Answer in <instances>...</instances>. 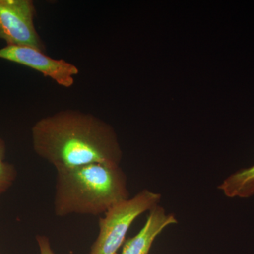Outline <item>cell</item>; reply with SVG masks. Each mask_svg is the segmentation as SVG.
Returning a JSON list of instances; mask_svg holds the SVG:
<instances>
[{"label":"cell","mask_w":254,"mask_h":254,"mask_svg":"<svg viewBox=\"0 0 254 254\" xmlns=\"http://www.w3.org/2000/svg\"><path fill=\"white\" fill-rule=\"evenodd\" d=\"M31 136L35 153L56 171L93 163L120 165L123 158L113 128L76 110L41 119L32 127Z\"/></svg>","instance_id":"obj_1"},{"label":"cell","mask_w":254,"mask_h":254,"mask_svg":"<svg viewBox=\"0 0 254 254\" xmlns=\"http://www.w3.org/2000/svg\"><path fill=\"white\" fill-rule=\"evenodd\" d=\"M56 172L53 208L58 217L104 215L131 197L120 165L93 163Z\"/></svg>","instance_id":"obj_2"},{"label":"cell","mask_w":254,"mask_h":254,"mask_svg":"<svg viewBox=\"0 0 254 254\" xmlns=\"http://www.w3.org/2000/svg\"><path fill=\"white\" fill-rule=\"evenodd\" d=\"M161 193L148 189L113 205L98 220V237L89 254H117L133 222L160 204Z\"/></svg>","instance_id":"obj_3"},{"label":"cell","mask_w":254,"mask_h":254,"mask_svg":"<svg viewBox=\"0 0 254 254\" xmlns=\"http://www.w3.org/2000/svg\"><path fill=\"white\" fill-rule=\"evenodd\" d=\"M35 16L31 0H0V39L6 46H29L45 52L35 27Z\"/></svg>","instance_id":"obj_4"},{"label":"cell","mask_w":254,"mask_h":254,"mask_svg":"<svg viewBox=\"0 0 254 254\" xmlns=\"http://www.w3.org/2000/svg\"><path fill=\"white\" fill-rule=\"evenodd\" d=\"M0 59L31 68L65 88L72 86L74 76L79 72L73 64L50 58L44 52L29 46H6L0 48Z\"/></svg>","instance_id":"obj_5"},{"label":"cell","mask_w":254,"mask_h":254,"mask_svg":"<svg viewBox=\"0 0 254 254\" xmlns=\"http://www.w3.org/2000/svg\"><path fill=\"white\" fill-rule=\"evenodd\" d=\"M178 223L176 215L156 205L148 212L143 227L134 236L125 241L121 254H149L157 237L170 225Z\"/></svg>","instance_id":"obj_6"},{"label":"cell","mask_w":254,"mask_h":254,"mask_svg":"<svg viewBox=\"0 0 254 254\" xmlns=\"http://www.w3.org/2000/svg\"><path fill=\"white\" fill-rule=\"evenodd\" d=\"M218 189L227 198L245 199L254 196V165L229 175Z\"/></svg>","instance_id":"obj_7"},{"label":"cell","mask_w":254,"mask_h":254,"mask_svg":"<svg viewBox=\"0 0 254 254\" xmlns=\"http://www.w3.org/2000/svg\"><path fill=\"white\" fill-rule=\"evenodd\" d=\"M6 146L0 137V198L12 187L17 177V172L14 165L5 160Z\"/></svg>","instance_id":"obj_8"},{"label":"cell","mask_w":254,"mask_h":254,"mask_svg":"<svg viewBox=\"0 0 254 254\" xmlns=\"http://www.w3.org/2000/svg\"><path fill=\"white\" fill-rule=\"evenodd\" d=\"M36 242L39 248V254H55L52 248L50 239L46 235H37Z\"/></svg>","instance_id":"obj_9"}]
</instances>
